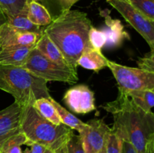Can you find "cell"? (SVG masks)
Segmentation results:
<instances>
[{
	"label": "cell",
	"instance_id": "obj_22",
	"mask_svg": "<svg viewBox=\"0 0 154 153\" xmlns=\"http://www.w3.org/2000/svg\"><path fill=\"white\" fill-rule=\"evenodd\" d=\"M29 0H0V9L7 18L27 12Z\"/></svg>",
	"mask_w": 154,
	"mask_h": 153
},
{
	"label": "cell",
	"instance_id": "obj_29",
	"mask_svg": "<svg viewBox=\"0 0 154 153\" xmlns=\"http://www.w3.org/2000/svg\"><path fill=\"white\" fill-rule=\"evenodd\" d=\"M26 145L29 146V148H26L23 153H46L48 151L46 147L36 142H29L27 140Z\"/></svg>",
	"mask_w": 154,
	"mask_h": 153
},
{
	"label": "cell",
	"instance_id": "obj_25",
	"mask_svg": "<svg viewBox=\"0 0 154 153\" xmlns=\"http://www.w3.org/2000/svg\"><path fill=\"white\" fill-rule=\"evenodd\" d=\"M121 148L122 140L111 128L105 142L106 153H121Z\"/></svg>",
	"mask_w": 154,
	"mask_h": 153
},
{
	"label": "cell",
	"instance_id": "obj_28",
	"mask_svg": "<svg viewBox=\"0 0 154 153\" xmlns=\"http://www.w3.org/2000/svg\"><path fill=\"white\" fill-rule=\"evenodd\" d=\"M138 64L139 67L138 68L154 73V50H150L144 56L140 58L138 61Z\"/></svg>",
	"mask_w": 154,
	"mask_h": 153
},
{
	"label": "cell",
	"instance_id": "obj_27",
	"mask_svg": "<svg viewBox=\"0 0 154 153\" xmlns=\"http://www.w3.org/2000/svg\"><path fill=\"white\" fill-rule=\"evenodd\" d=\"M27 140H28V139L26 138V135L22 131L20 132V133L14 135L5 141L1 149V153H5L6 151L11 147L16 146H21L22 145H26Z\"/></svg>",
	"mask_w": 154,
	"mask_h": 153
},
{
	"label": "cell",
	"instance_id": "obj_7",
	"mask_svg": "<svg viewBox=\"0 0 154 153\" xmlns=\"http://www.w3.org/2000/svg\"><path fill=\"white\" fill-rule=\"evenodd\" d=\"M144 38L154 50V22L138 11L128 0H106Z\"/></svg>",
	"mask_w": 154,
	"mask_h": 153
},
{
	"label": "cell",
	"instance_id": "obj_5",
	"mask_svg": "<svg viewBox=\"0 0 154 153\" xmlns=\"http://www.w3.org/2000/svg\"><path fill=\"white\" fill-rule=\"evenodd\" d=\"M22 68L47 82L59 81L74 84L78 81L77 68L57 64L44 56L35 47Z\"/></svg>",
	"mask_w": 154,
	"mask_h": 153
},
{
	"label": "cell",
	"instance_id": "obj_4",
	"mask_svg": "<svg viewBox=\"0 0 154 153\" xmlns=\"http://www.w3.org/2000/svg\"><path fill=\"white\" fill-rule=\"evenodd\" d=\"M48 82L22 67L0 64V89L11 94L21 107L42 98H49Z\"/></svg>",
	"mask_w": 154,
	"mask_h": 153
},
{
	"label": "cell",
	"instance_id": "obj_36",
	"mask_svg": "<svg viewBox=\"0 0 154 153\" xmlns=\"http://www.w3.org/2000/svg\"><path fill=\"white\" fill-rule=\"evenodd\" d=\"M128 1H129V0H128Z\"/></svg>",
	"mask_w": 154,
	"mask_h": 153
},
{
	"label": "cell",
	"instance_id": "obj_21",
	"mask_svg": "<svg viewBox=\"0 0 154 153\" xmlns=\"http://www.w3.org/2000/svg\"><path fill=\"white\" fill-rule=\"evenodd\" d=\"M49 98H42L37 99L33 103V107L42 117L46 118L49 122L57 125L62 124L60 116Z\"/></svg>",
	"mask_w": 154,
	"mask_h": 153
},
{
	"label": "cell",
	"instance_id": "obj_19",
	"mask_svg": "<svg viewBox=\"0 0 154 153\" xmlns=\"http://www.w3.org/2000/svg\"><path fill=\"white\" fill-rule=\"evenodd\" d=\"M49 100H51V102L55 107L56 110H57V113L60 116V120H61L62 124L68 126L72 130H77L78 133H81L85 128V127L87 126V123L83 122L81 120H80L75 116H74L72 112L65 109L60 104L57 103L52 97L50 98Z\"/></svg>",
	"mask_w": 154,
	"mask_h": 153
},
{
	"label": "cell",
	"instance_id": "obj_8",
	"mask_svg": "<svg viewBox=\"0 0 154 153\" xmlns=\"http://www.w3.org/2000/svg\"><path fill=\"white\" fill-rule=\"evenodd\" d=\"M111 128L103 119H91L79 133L86 153H97L105 146Z\"/></svg>",
	"mask_w": 154,
	"mask_h": 153
},
{
	"label": "cell",
	"instance_id": "obj_13",
	"mask_svg": "<svg viewBox=\"0 0 154 153\" xmlns=\"http://www.w3.org/2000/svg\"><path fill=\"white\" fill-rule=\"evenodd\" d=\"M35 46H8L0 48V64L22 67Z\"/></svg>",
	"mask_w": 154,
	"mask_h": 153
},
{
	"label": "cell",
	"instance_id": "obj_34",
	"mask_svg": "<svg viewBox=\"0 0 154 153\" xmlns=\"http://www.w3.org/2000/svg\"><path fill=\"white\" fill-rule=\"evenodd\" d=\"M46 153H56V152H54V151H51V150L48 149V151H47Z\"/></svg>",
	"mask_w": 154,
	"mask_h": 153
},
{
	"label": "cell",
	"instance_id": "obj_2",
	"mask_svg": "<svg viewBox=\"0 0 154 153\" xmlns=\"http://www.w3.org/2000/svg\"><path fill=\"white\" fill-rule=\"evenodd\" d=\"M92 26L87 14L70 9L46 26L44 32L58 47L68 64L77 68L83 51L91 46L89 32Z\"/></svg>",
	"mask_w": 154,
	"mask_h": 153
},
{
	"label": "cell",
	"instance_id": "obj_32",
	"mask_svg": "<svg viewBox=\"0 0 154 153\" xmlns=\"http://www.w3.org/2000/svg\"><path fill=\"white\" fill-rule=\"evenodd\" d=\"M6 22H7V16L3 13L2 10L0 9V26Z\"/></svg>",
	"mask_w": 154,
	"mask_h": 153
},
{
	"label": "cell",
	"instance_id": "obj_6",
	"mask_svg": "<svg viewBox=\"0 0 154 153\" xmlns=\"http://www.w3.org/2000/svg\"><path fill=\"white\" fill-rule=\"evenodd\" d=\"M108 67L117 81L119 92L126 94L135 90H154V73L122 65L110 60Z\"/></svg>",
	"mask_w": 154,
	"mask_h": 153
},
{
	"label": "cell",
	"instance_id": "obj_12",
	"mask_svg": "<svg viewBox=\"0 0 154 153\" xmlns=\"http://www.w3.org/2000/svg\"><path fill=\"white\" fill-rule=\"evenodd\" d=\"M101 14L105 18L106 26L102 30L107 38L105 46L108 47H115L120 46L126 39H129V34L124 30V27L120 20L112 19L108 10H102Z\"/></svg>",
	"mask_w": 154,
	"mask_h": 153
},
{
	"label": "cell",
	"instance_id": "obj_30",
	"mask_svg": "<svg viewBox=\"0 0 154 153\" xmlns=\"http://www.w3.org/2000/svg\"><path fill=\"white\" fill-rule=\"evenodd\" d=\"M121 153H137L132 144L128 141L122 140Z\"/></svg>",
	"mask_w": 154,
	"mask_h": 153
},
{
	"label": "cell",
	"instance_id": "obj_10",
	"mask_svg": "<svg viewBox=\"0 0 154 153\" xmlns=\"http://www.w3.org/2000/svg\"><path fill=\"white\" fill-rule=\"evenodd\" d=\"M21 106L17 102L0 110V152L3 144L14 135L21 132Z\"/></svg>",
	"mask_w": 154,
	"mask_h": 153
},
{
	"label": "cell",
	"instance_id": "obj_23",
	"mask_svg": "<svg viewBox=\"0 0 154 153\" xmlns=\"http://www.w3.org/2000/svg\"><path fill=\"white\" fill-rule=\"evenodd\" d=\"M134 8L154 22V0H129Z\"/></svg>",
	"mask_w": 154,
	"mask_h": 153
},
{
	"label": "cell",
	"instance_id": "obj_14",
	"mask_svg": "<svg viewBox=\"0 0 154 153\" xmlns=\"http://www.w3.org/2000/svg\"><path fill=\"white\" fill-rule=\"evenodd\" d=\"M108 59L102 53V51L92 46L85 48L78 59V65L94 71H99L108 67Z\"/></svg>",
	"mask_w": 154,
	"mask_h": 153
},
{
	"label": "cell",
	"instance_id": "obj_26",
	"mask_svg": "<svg viewBox=\"0 0 154 153\" xmlns=\"http://www.w3.org/2000/svg\"><path fill=\"white\" fill-rule=\"evenodd\" d=\"M65 153H86L84 151L83 142L79 135L75 134L71 136L66 143Z\"/></svg>",
	"mask_w": 154,
	"mask_h": 153
},
{
	"label": "cell",
	"instance_id": "obj_1",
	"mask_svg": "<svg viewBox=\"0 0 154 153\" xmlns=\"http://www.w3.org/2000/svg\"><path fill=\"white\" fill-rule=\"evenodd\" d=\"M102 108L114 117L111 130L128 141L137 153H154V114L146 112L124 93L119 92L114 101Z\"/></svg>",
	"mask_w": 154,
	"mask_h": 153
},
{
	"label": "cell",
	"instance_id": "obj_33",
	"mask_svg": "<svg viewBox=\"0 0 154 153\" xmlns=\"http://www.w3.org/2000/svg\"><path fill=\"white\" fill-rule=\"evenodd\" d=\"M97 153H106V151H105V146H104L103 148H102V149H101L100 151Z\"/></svg>",
	"mask_w": 154,
	"mask_h": 153
},
{
	"label": "cell",
	"instance_id": "obj_15",
	"mask_svg": "<svg viewBox=\"0 0 154 153\" xmlns=\"http://www.w3.org/2000/svg\"><path fill=\"white\" fill-rule=\"evenodd\" d=\"M35 48H36L44 56H45L51 61L60 64V65L70 66L65 59L64 56L61 53L58 47L45 32L39 38L35 46Z\"/></svg>",
	"mask_w": 154,
	"mask_h": 153
},
{
	"label": "cell",
	"instance_id": "obj_9",
	"mask_svg": "<svg viewBox=\"0 0 154 153\" xmlns=\"http://www.w3.org/2000/svg\"><path fill=\"white\" fill-rule=\"evenodd\" d=\"M63 100L68 107L77 114H87L96 109L94 93L84 84L69 88L65 93Z\"/></svg>",
	"mask_w": 154,
	"mask_h": 153
},
{
	"label": "cell",
	"instance_id": "obj_11",
	"mask_svg": "<svg viewBox=\"0 0 154 153\" xmlns=\"http://www.w3.org/2000/svg\"><path fill=\"white\" fill-rule=\"evenodd\" d=\"M41 35L23 32L11 26L7 22L0 26V48L8 46H35Z\"/></svg>",
	"mask_w": 154,
	"mask_h": 153
},
{
	"label": "cell",
	"instance_id": "obj_20",
	"mask_svg": "<svg viewBox=\"0 0 154 153\" xmlns=\"http://www.w3.org/2000/svg\"><path fill=\"white\" fill-rule=\"evenodd\" d=\"M133 103L146 112H151L154 106V90H135L126 93Z\"/></svg>",
	"mask_w": 154,
	"mask_h": 153
},
{
	"label": "cell",
	"instance_id": "obj_18",
	"mask_svg": "<svg viewBox=\"0 0 154 153\" xmlns=\"http://www.w3.org/2000/svg\"><path fill=\"white\" fill-rule=\"evenodd\" d=\"M6 22L9 24L11 26L18 30L35 33L39 35H42L43 34L45 28V26H38L33 24L27 18V12H22L19 14L7 18Z\"/></svg>",
	"mask_w": 154,
	"mask_h": 153
},
{
	"label": "cell",
	"instance_id": "obj_17",
	"mask_svg": "<svg viewBox=\"0 0 154 153\" xmlns=\"http://www.w3.org/2000/svg\"><path fill=\"white\" fill-rule=\"evenodd\" d=\"M30 0H29V2ZM47 9L52 21L70 10L71 8L79 0H33Z\"/></svg>",
	"mask_w": 154,
	"mask_h": 153
},
{
	"label": "cell",
	"instance_id": "obj_3",
	"mask_svg": "<svg viewBox=\"0 0 154 153\" xmlns=\"http://www.w3.org/2000/svg\"><path fill=\"white\" fill-rule=\"evenodd\" d=\"M20 128L28 141L41 144L56 153H65L66 143L74 134L68 126L57 125L42 117L32 105L21 108Z\"/></svg>",
	"mask_w": 154,
	"mask_h": 153
},
{
	"label": "cell",
	"instance_id": "obj_24",
	"mask_svg": "<svg viewBox=\"0 0 154 153\" xmlns=\"http://www.w3.org/2000/svg\"><path fill=\"white\" fill-rule=\"evenodd\" d=\"M107 38L105 32L92 26L89 32V42L90 46L98 50H102V48L106 44Z\"/></svg>",
	"mask_w": 154,
	"mask_h": 153
},
{
	"label": "cell",
	"instance_id": "obj_31",
	"mask_svg": "<svg viewBox=\"0 0 154 153\" xmlns=\"http://www.w3.org/2000/svg\"><path fill=\"white\" fill-rule=\"evenodd\" d=\"M5 153H23V152L20 146H16L11 147L6 151Z\"/></svg>",
	"mask_w": 154,
	"mask_h": 153
},
{
	"label": "cell",
	"instance_id": "obj_16",
	"mask_svg": "<svg viewBox=\"0 0 154 153\" xmlns=\"http://www.w3.org/2000/svg\"><path fill=\"white\" fill-rule=\"evenodd\" d=\"M27 18L33 24L38 26H46L52 22V19L47 9L33 0H30L28 3Z\"/></svg>",
	"mask_w": 154,
	"mask_h": 153
},
{
	"label": "cell",
	"instance_id": "obj_35",
	"mask_svg": "<svg viewBox=\"0 0 154 153\" xmlns=\"http://www.w3.org/2000/svg\"><path fill=\"white\" fill-rule=\"evenodd\" d=\"M0 153H1V152H0Z\"/></svg>",
	"mask_w": 154,
	"mask_h": 153
}]
</instances>
